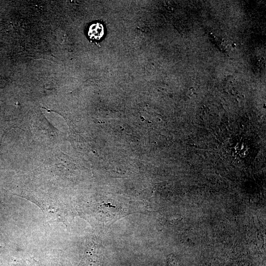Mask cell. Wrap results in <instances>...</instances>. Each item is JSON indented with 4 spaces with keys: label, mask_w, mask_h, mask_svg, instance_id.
I'll return each instance as SVG.
<instances>
[{
    "label": "cell",
    "mask_w": 266,
    "mask_h": 266,
    "mask_svg": "<svg viewBox=\"0 0 266 266\" xmlns=\"http://www.w3.org/2000/svg\"><path fill=\"white\" fill-rule=\"evenodd\" d=\"M104 34V28L100 23L92 24L89 28L88 35L90 39L99 40Z\"/></svg>",
    "instance_id": "cell-1"
},
{
    "label": "cell",
    "mask_w": 266,
    "mask_h": 266,
    "mask_svg": "<svg viewBox=\"0 0 266 266\" xmlns=\"http://www.w3.org/2000/svg\"><path fill=\"white\" fill-rule=\"evenodd\" d=\"M265 60L263 57L261 58L259 60V64L261 66H262L263 67L265 66Z\"/></svg>",
    "instance_id": "cell-2"
}]
</instances>
